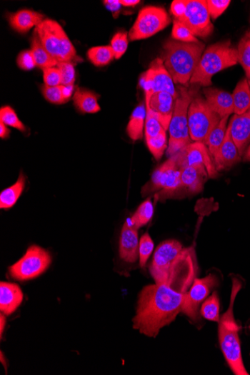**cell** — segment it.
Wrapping results in <instances>:
<instances>
[{
    "label": "cell",
    "mask_w": 250,
    "mask_h": 375,
    "mask_svg": "<svg viewBox=\"0 0 250 375\" xmlns=\"http://www.w3.org/2000/svg\"><path fill=\"white\" fill-rule=\"evenodd\" d=\"M204 43H186L169 39L163 46L164 66L174 84L186 86L195 73L201 56Z\"/></svg>",
    "instance_id": "7a4b0ae2"
},
{
    "label": "cell",
    "mask_w": 250,
    "mask_h": 375,
    "mask_svg": "<svg viewBox=\"0 0 250 375\" xmlns=\"http://www.w3.org/2000/svg\"><path fill=\"white\" fill-rule=\"evenodd\" d=\"M111 48L114 52L115 59H119L126 53L129 46V34L126 32H119L112 39Z\"/></svg>",
    "instance_id": "ab89813d"
},
{
    "label": "cell",
    "mask_w": 250,
    "mask_h": 375,
    "mask_svg": "<svg viewBox=\"0 0 250 375\" xmlns=\"http://www.w3.org/2000/svg\"><path fill=\"white\" fill-rule=\"evenodd\" d=\"M139 241L137 229L131 221L124 223L121 233L119 255L122 260L135 263L139 258Z\"/></svg>",
    "instance_id": "ac0fdd59"
},
{
    "label": "cell",
    "mask_w": 250,
    "mask_h": 375,
    "mask_svg": "<svg viewBox=\"0 0 250 375\" xmlns=\"http://www.w3.org/2000/svg\"><path fill=\"white\" fill-rule=\"evenodd\" d=\"M24 300L21 288L14 284L2 282L0 284V310L6 316L16 311Z\"/></svg>",
    "instance_id": "7402d4cb"
},
{
    "label": "cell",
    "mask_w": 250,
    "mask_h": 375,
    "mask_svg": "<svg viewBox=\"0 0 250 375\" xmlns=\"http://www.w3.org/2000/svg\"><path fill=\"white\" fill-rule=\"evenodd\" d=\"M249 329L250 330V325L249 326Z\"/></svg>",
    "instance_id": "11a10c76"
},
{
    "label": "cell",
    "mask_w": 250,
    "mask_h": 375,
    "mask_svg": "<svg viewBox=\"0 0 250 375\" xmlns=\"http://www.w3.org/2000/svg\"><path fill=\"white\" fill-rule=\"evenodd\" d=\"M183 249L181 244L175 240L166 241L156 249L149 267L156 284H166L171 265Z\"/></svg>",
    "instance_id": "4fadbf2b"
},
{
    "label": "cell",
    "mask_w": 250,
    "mask_h": 375,
    "mask_svg": "<svg viewBox=\"0 0 250 375\" xmlns=\"http://www.w3.org/2000/svg\"><path fill=\"white\" fill-rule=\"evenodd\" d=\"M121 6L126 7H134L138 5L140 1L139 0H120Z\"/></svg>",
    "instance_id": "f907efd6"
},
{
    "label": "cell",
    "mask_w": 250,
    "mask_h": 375,
    "mask_svg": "<svg viewBox=\"0 0 250 375\" xmlns=\"http://www.w3.org/2000/svg\"><path fill=\"white\" fill-rule=\"evenodd\" d=\"M185 294L165 284L146 286L139 295L134 328L155 338L163 327L174 321L182 311Z\"/></svg>",
    "instance_id": "6da1fadb"
},
{
    "label": "cell",
    "mask_w": 250,
    "mask_h": 375,
    "mask_svg": "<svg viewBox=\"0 0 250 375\" xmlns=\"http://www.w3.org/2000/svg\"><path fill=\"white\" fill-rule=\"evenodd\" d=\"M51 262V256L46 250L33 245L19 261L9 267V272L12 278L23 282L41 276L49 269Z\"/></svg>",
    "instance_id": "9c48e42d"
},
{
    "label": "cell",
    "mask_w": 250,
    "mask_h": 375,
    "mask_svg": "<svg viewBox=\"0 0 250 375\" xmlns=\"http://www.w3.org/2000/svg\"><path fill=\"white\" fill-rule=\"evenodd\" d=\"M60 70L62 86H74L75 82V69L72 62H60L57 65Z\"/></svg>",
    "instance_id": "b9f144b4"
},
{
    "label": "cell",
    "mask_w": 250,
    "mask_h": 375,
    "mask_svg": "<svg viewBox=\"0 0 250 375\" xmlns=\"http://www.w3.org/2000/svg\"><path fill=\"white\" fill-rule=\"evenodd\" d=\"M6 316L3 314H1V315H0V334H1V339L3 337V334H4V328L6 326Z\"/></svg>",
    "instance_id": "816d5d0a"
},
{
    "label": "cell",
    "mask_w": 250,
    "mask_h": 375,
    "mask_svg": "<svg viewBox=\"0 0 250 375\" xmlns=\"http://www.w3.org/2000/svg\"><path fill=\"white\" fill-rule=\"evenodd\" d=\"M180 170L182 186L194 194L202 191L203 186L206 179L209 178L204 165L186 166Z\"/></svg>",
    "instance_id": "603a6c76"
},
{
    "label": "cell",
    "mask_w": 250,
    "mask_h": 375,
    "mask_svg": "<svg viewBox=\"0 0 250 375\" xmlns=\"http://www.w3.org/2000/svg\"><path fill=\"white\" fill-rule=\"evenodd\" d=\"M175 104V98L166 91L154 93L149 101L146 102V107L151 109L166 131L169 130L173 118Z\"/></svg>",
    "instance_id": "e0dca14e"
},
{
    "label": "cell",
    "mask_w": 250,
    "mask_h": 375,
    "mask_svg": "<svg viewBox=\"0 0 250 375\" xmlns=\"http://www.w3.org/2000/svg\"><path fill=\"white\" fill-rule=\"evenodd\" d=\"M171 36L174 39L186 43H198L199 41L191 32V30L179 20L174 21L173 32Z\"/></svg>",
    "instance_id": "74e56055"
},
{
    "label": "cell",
    "mask_w": 250,
    "mask_h": 375,
    "mask_svg": "<svg viewBox=\"0 0 250 375\" xmlns=\"http://www.w3.org/2000/svg\"><path fill=\"white\" fill-rule=\"evenodd\" d=\"M104 4L109 10L113 12L118 11L121 6L120 0H106L104 1Z\"/></svg>",
    "instance_id": "7dc6e473"
},
{
    "label": "cell",
    "mask_w": 250,
    "mask_h": 375,
    "mask_svg": "<svg viewBox=\"0 0 250 375\" xmlns=\"http://www.w3.org/2000/svg\"><path fill=\"white\" fill-rule=\"evenodd\" d=\"M44 15L32 10L23 9L9 15L11 27L20 34H26L44 21Z\"/></svg>",
    "instance_id": "cb8c5ba5"
},
{
    "label": "cell",
    "mask_w": 250,
    "mask_h": 375,
    "mask_svg": "<svg viewBox=\"0 0 250 375\" xmlns=\"http://www.w3.org/2000/svg\"><path fill=\"white\" fill-rule=\"evenodd\" d=\"M218 284L217 278L210 274L205 278L195 279L191 289L185 293L182 312L193 321L199 319V308L209 295L211 291Z\"/></svg>",
    "instance_id": "9a60e30c"
},
{
    "label": "cell",
    "mask_w": 250,
    "mask_h": 375,
    "mask_svg": "<svg viewBox=\"0 0 250 375\" xmlns=\"http://www.w3.org/2000/svg\"><path fill=\"white\" fill-rule=\"evenodd\" d=\"M243 159L244 161H250V145L248 146L247 149L246 150Z\"/></svg>",
    "instance_id": "f5cc1de1"
},
{
    "label": "cell",
    "mask_w": 250,
    "mask_h": 375,
    "mask_svg": "<svg viewBox=\"0 0 250 375\" xmlns=\"http://www.w3.org/2000/svg\"><path fill=\"white\" fill-rule=\"evenodd\" d=\"M198 264L194 247L184 248L171 265L166 286L177 292L185 294L194 284Z\"/></svg>",
    "instance_id": "ba28073f"
},
{
    "label": "cell",
    "mask_w": 250,
    "mask_h": 375,
    "mask_svg": "<svg viewBox=\"0 0 250 375\" xmlns=\"http://www.w3.org/2000/svg\"><path fill=\"white\" fill-rule=\"evenodd\" d=\"M239 64H240L250 80V29L241 39L238 48Z\"/></svg>",
    "instance_id": "836d02e7"
},
{
    "label": "cell",
    "mask_w": 250,
    "mask_h": 375,
    "mask_svg": "<svg viewBox=\"0 0 250 375\" xmlns=\"http://www.w3.org/2000/svg\"><path fill=\"white\" fill-rule=\"evenodd\" d=\"M44 85L48 86H58L61 85L60 70L57 66L43 70Z\"/></svg>",
    "instance_id": "ee69618b"
},
{
    "label": "cell",
    "mask_w": 250,
    "mask_h": 375,
    "mask_svg": "<svg viewBox=\"0 0 250 375\" xmlns=\"http://www.w3.org/2000/svg\"><path fill=\"white\" fill-rule=\"evenodd\" d=\"M248 84H249V88H250V80H248Z\"/></svg>",
    "instance_id": "db71d44e"
},
{
    "label": "cell",
    "mask_w": 250,
    "mask_h": 375,
    "mask_svg": "<svg viewBox=\"0 0 250 375\" xmlns=\"http://www.w3.org/2000/svg\"><path fill=\"white\" fill-rule=\"evenodd\" d=\"M73 90L74 86H62V94H64V96L66 102L70 100Z\"/></svg>",
    "instance_id": "c3c4849f"
},
{
    "label": "cell",
    "mask_w": 250,
    "mask_h": 375,
    "mask_svg": "<svg viewBox=\"0 0 250 375\" xmlns=\"http://www.w3.org/2000/svg\"><path fill=\"white\" fill-rule=\"evenodd\" d=\"M171 19L162 7L147 6L140 10L138 17L130 30L131 41L150 38L166 28Z\"/></svg>",
    "instance_id": "30bf717a"
},
{
    "label": "cell",
    "mask_w": 250,
    "mask_h": 375,
    "mask_svg": "<svg viewBox=\"0 0 250 375\" xmlns=\"http://www.w3.org/2000/svg\"><path fill=\"white\" fill-rule=\"evenodd\" d=\"M166 131L161 122L154 116L151 109L146 107V119L145 124L146 139L155 137L161 133Z\"/></svg>",
    "instance_id": "8d00e7d4"
},
{
    "label": "cell",
    "mask_w": 250,
    "mask_h": 375,
    "mask_svg": "<svg viewBox=\"0 0 250 375\" xmlns=\"http://www.w3.org/2000/svg\"><path fill=\"white\" fill-rule=\"evenodd\" d=\"M232 290L228 311L220 320L219 339L221 347L229 367L234 374L248 375L241 356V344L239 336V326L233 314L234 300L241 289V283L236 278L232 279Z\"/></svg>",
    "instance_id": "3957f363"
},
{
    "label": "cell",
    "mask_w": 250,
    "mask_h": 375,
    "mask_svg": "<svg viewBox=\"0 0 250 375\" xmlns=\"http://www.w3.org/2000/svg\"><path fill=\"white\" fill-rule=\"evenodd\" d=\"M0 121L4 123L7 126L18 129L20 131H26L25 125L19 119L18 115L9 106H5L0 109Z\"/></svg>",
    "instance_id": "d590c367"
},
{
    "label": "cell",
    "mask_w": 250,
    "mask_h": 375,
    "mask_svg": "<svg viewBox=\"0 0 250 375\" xmlns=\"http://www.w3.org/2000/svg\"><path fill=\"white\" fill-rule=\"evenodd\" d=\"M201 315L207 320L220 322V299L216 292L203 303L201 308Z\"/></svg>",
    "instance_id": "d6a6232c"
},
{
    "label": "cell",
    "mask_w": 250,
    "mask_h": 375,
    "mask_svg": "<svg viewBox=\"0 0 250 375\" xmlns=\"http://www.w3.org/2000/svg\"><path fill=\"white\" fill-rule=\"evenodd\" d=\"M41 91L44 99L51 104H62L66 103L62 94V85L58 86H42Z\"/></svg>",
    "instance_id": "60d3db41"
},
{
    "label": "cell",
    "mask_w": 250,
    "mask_h": 375,
    "mask_svg": "<svg viewBox=\"0 0 250 375\" xmlns=\"http://www.w3.org/2000/svg\"><path fill=\"white\" fill-rule=\"evenodd\" d=\"M96 94L80 87L74 92L73 101L78 111L83 114H96L101 111Z\"/></svg>",
    "instance_id": "d4e9b609"
},
{
    "label": "cell",
    "mask_w": 250,
    "mask_h": 375,
    "mask_svg": "<svg viewBox=\"0 0 250 375\" xmlns=\"http://www.w3.org/2000/svg\"><path fill=\"white\" fill-rule=\"evenodd\" d=\"M229 117V116L223 118L212 130L209 136L207 146L209 147L213 159L218 149H220L225 139L228 128L227 122Z\"/></svg>",
    "instance_id": "4dcf8cb0"
},
{
    "label": "cell",
    "mask_w": 250,
    "mask_h": 375,
    "mask_svg": "<svg viewBox=\"0 0 250 375\" xmlns=\"http://www.w3.org/2000/svg\"><path fill=\"white\" fill-rule=\"evenodd\" d=\"M249 23H250V17H249Z\"/></svg>",
    "instance_id": "9f6ffc18"
},
{
    "label": "cell",
    "mask_w": 250,
    "mask_h": 375,
    "mask_svg": "<svg viewBox=\"0 0 250 375\" xmlns=\"http://www.w3.org/2000/svg\"><path fill=\"white\" fill-rule=\"evenodd\" d=\"M179 97L169 124V141L167 155L171 157L186 146L192 144L189 124V111L194 93L184 86H178Z\"/></svg>",
    "instance_id": "5b68a950"
},
{
    "label": "cell",
    "mask_w": 250,
    "mask_h": 375,
    "mask_svg": "<svg viewBox=\"0 0 250 375\" xmlns=\"http://www.w3.org/2000/svg\"><path fill=\"white\" fill-rule=\"evenodd\" d=\"M154 214V206L150 199L146 200L139 206L131 218V223L136 229L146 226L151 220Z\"/></svg>",
    "instance_id": "1f68e13d"
},
{
    "label": "cell",
    "mask_w": 250,
    "mask_h": 375,
    "mask_svg": "<svg viewBox=\"0 0 250 375\" xmlns=\"http://www.w3.org/2000/svg\"><path fill=\"white\" fill-rule=\"evenodd\" d=\"M207 6L212 19L216 20L227 9L230 0H206Z\"/></svg>",
    "instance_id": "7bdbcfd3"
},
{
    "label": "cell",
    "mask_w": 250,
    "mask_h": 375,
    "mask_svg": "<svg viewBox=\"0 0 250 375\" xmlns=\"http://www.w3.org/2000/svg\"><path fill=\"white\" fill-rule=\"evenodd\" d=\"M238 64V49L230 41L214 44L203 53L190 83L209 87L214 74Z\"/></svg>",
    "instance_id": "277c9868"
},
{
    "label": "cell",
    "mask_w": 250,
    "mask_h": 375,
    "mask_svg": "<svg viewBox=\"0 0 250 375\" xmlns=\"http://www.w3.org/2000/svg\"><path fill=\"white\" fill-rule=\"evenodd\" d=\"M11 131L7 128V125L0 121V137L6 139L9 136Z\"/></svg>",
    "instance_id": "681fc988"
},
{
    "label": "cell",
    "mask_w": 250,
    "mask_h": 375,
    "mask_svg": "<svg viewBox=\"0 0 250 375\" xmlns=\"http://www.w3.org/2000/svg\"><path fill=\"white\" fill-rule=\"evenodd\" d=\"M186 7V0H174L171 4V12L176 19H180L185 12Z\"/></svg>",
    "instance_id": "bcb514c9"
},
{
    "label": "cell",
    "mask_w": 250,
    "mask_h": 375,
    "mask_svg": "<svg viewBox=\"0 0 250 375\" xmlns=\"http://www.w3.org/2000/svg\"><path fill=\"white\" fill-rule=\"evenodd\" d=\"M202 91L212 111L222 119L234 113L233 99L230 93L212 87H206Z\"/></svg>",
    "instance_id": "44dd1931"
},
{
    "label": "cell",
    "mask_w": 250,
    "mask_h": 375,
    "mask_svg": "<svg viewBox=\"0 0 250 375\" xmlns=\"http://www.w3.org/2000/svg\"><path fill=\"white\" fill-rule=\"evenodd\" d=\"M151 184L153 190L162 189L165 193H173L182 187L181 170L177 166L175 156H171L156 169Z\"/></svg>",
    "instance_id": "2e32d148"
},
{
    "label": "cell",
    "mask_w": 250,
    "mask_h": 375,
    "mask_svg": "<svg viewBox=\"0 0 250 375\" xmlns=\"http://www.w3.org/2000/svg\"><path fill=\"white\" fill-rule=\"evenodd\" d=\"M17 65L24 71H30L36 67L32 52L30 50L21 52L17 59Z\"/></svg>",
    "instance_id": "f6af8a7d"
},
{
    "label": "cell",
    "mask_w": 250,
    "mask_h": 375,
    "mask_svg": "<svg viewBox=\"0 0 250 375\" xmlns=\"http://www.w3.org/2000/svg\"><path fill=\"white\" fill-rule=\"evenodd\" d=\"M154 250V242L148 232L139 240V258L140 267L145 268Z\"/></svg>",
    "instance_id": "f35d334b"
},
{
    "label": "cell",
    "mask_w": 250,
    "mask_h": 375,
    "mask_svg": "<svg viewBox=\"0 0 250 375\" xmlns=\"http://www.w3.org/2000/svg\"><path fill=\"white\" fill-rule=\"evenodd\" d=\"M234 113L242 115L250 109V88L247 78L241 80L232 94Z\"/></svg>",
    "instance_id": "83f0119b"
},
{
    "label": "cell",
    "mask_w": 250,
    "mask_h": 375,
    "mask_svg": "<svg viewBox=\"0 0 250 375\" xmlns=\"http://www.w3.org/2000/svg\"><path fill=\"white\" fill-rule=\"evenodd\" d=\"M241 160V156L233 141L230 127L228 125L224 142L214 157L216 169L218 171L229 169L239 163Z\"/></svg>",
    "instance_id": "d6986e66"
},
{
    "label": "cell",
    "mask_w": 250,
    "mask_h": 375,
    "mask_svg": "<svg viewBox=\"0 0 250 375\" xmlns=\"http://www.w3.org/2000/svg\"><path fill=\"white\" fill-rule=\"evenodd\" d=\"M231 135L242 157L250 143V109L242 115H234L229 124Z\"/></svg>",
    "instance_id": "ffe728a7"
},
{
    "label": "cell",
    "mask_w": 250,
    "mask_h": 375,
    "mask_svg": "<svg viewBox=\"0 0 250 375\" xmlns=\"http://www.w3.org/2000/svg\"><path fill=\"white\" fill-rule=\"evenodd\" d=\"M147 146L156 160H160L167 149L166 131L157 136L146 139Z\"/></svg>",
    "instance_id": "e575fe53"
},
{
    "label": "cell",
    "mask_w": 250,
    "mask_h": 375,
    "mask_svg": "<svg viewBox=\"0 0 250 375\" xmlns=\"http://www.w3.org/2000/svg\"><path fill=\"white\" fill-rule=\"evenodd\" d=\"M87 57L94 66L102 67L111 64L115 59L111 45L94 46L87 52Z\"/></svg>",
    "instance_id": "f546056e"
},
{
    "label": "cell",
    "mask_w": 250,
    "mask_h": 375,
    "mask_svg": "<svg viewBox=\"0 0 250 375\" xmlns=\"http://www.w3.org/2000/svg\"><path fill=\"white\" fill-rule=\"evenodd\" d=\"M25 183V177L23 173H21L16 183L8 187L0 194V209H9L16 204L24 190Z\"/></svg>",
    "instance_id": "f1b7e54d"
},
{
    "label": "cell",
    "mask_w": 250,
    "mask_h": 375,
    "mask_svg": "<svg viewBox=\"0 0 250 375\" xmlns=\"http://www.w3.org/2000/svg\"><path fill=\"white\" fill-rule=\"evenodd\" d=\"M177 20L189 28L196 37L206 39L214 32L206 0H186L185 12Z\"/></svg>",
    "instance_id": "7c38bea8"
},
{
    "label": "cell",
    "mask_w": 250,
    "mask_h": 375,
    "mask_svg": "<svg viewBox=\"0 0 250 375\" xmlns=\"http://www.w3.org/2000/svg\"><path fill=\"white\" fill-rule=\"evenodd\" d=\"M146 119V103H141L134 109L126 129L128 135L134 141L143 139Z\"/></svg>",
    "instance_id": "484cf974"
},
{
    "label": "cell",
    "mask_w": 250,
    "mask_h": 375,
    "mask_svg": "<svg viewBox=\"0 0 250 375\" xmlns=\"http://www.w3.org/2000/svg\"><path fill=\"white\" fill-rule=\"evenodd\" d=\"M174 156H175L179 169L195 165H204L209 178L214 179L219 175L212 155L209 147L204 144L194 142Z\"/></svg>",
    "instance_id": "5bb4252c"
},
{
    "label": "cell",
    "mask_w": 250,
    "mask_h": 375,
    "mask_svg": "<svg viewBox=\"0 0 250 375\" xmlns=\"http://www.w3.org/2000/svg\"><path fill=\"white\" fill-rule=\"evenodd\" d=\"M221 119L212 111L205 99L194 96L189 111V132L192 141L207 146L211 132Z\"/></svg>",
    "instance_id": "52a82bcc"
},
{
    "label": "cell",
    "mask_w": 250,
    "mask_h": 375,
    "mask_svg": "<svg viewBox=\"0 0 250 375\" xmlns=\"http://www.w3.org/2000/svg\"><path fill=\"white\" fill-rule=\"evenodd\" d=\"M31 52H32L37 68L42 70L56 67L58 62L46 51L38 35L34 32L31 40Z\"/></svg>",
    "instance_id": "4316f807"
},
{
    "label": "cell",
    "mask_w": 250,
    "mask_h": 375,
    "mask_svg": "<svg viewBox=\"0 0 250 375\" xmlns=\"http://www.w3.org/2000/svg\"><path fill=\"white\" fill-rule=\"evenodd\" d=\"M34 32L44 49L58 62H72L77 58L76 49L66 31L56 21L46 19Z\"/></svg>",
    "instance_id": "8992f818"
},
{
    "label": "cell",
    "mask_w": 250,
    "mask_h": 375,
    "mask_svg": "<svg viewBox=\"0 0 250 375\" xmlns=\"http://www.w3.org/2000/svg\"><path fill=\"white\" fill-rule=\"evenodd\" d=\"M140 84L145 90L146 102L149 101L155 92H168L176 100L179 97V92L175 87L173 78L166 70L162 58H157L151 61L149 69L143 74Z\"/></svg>",
    "instance_id": "8fae6325"
}]
</instances>
